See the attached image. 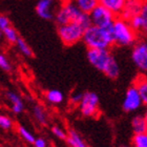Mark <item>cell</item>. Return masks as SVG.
I'll use <instances>...</instances> for the list:
<instances>
[{"label": "cell", "instance_id": "obj_19", "mask_svg": "<svg viewBox=\"0 0 147 147\" xmlns=\"http://www.w3.org/2000/svg\"><path fill=\"white\" fill-rule=\"evenodd\" d=\"M33 116L36 119V121L41 125H46L47 124V116H46V113L44 111L42 106L36 104L33 107Z\"/></svg>", "mask_w": 147, "mask_h": 147}, {"label": "cell", "instance_id": "obj_12", "mask_svg": "<svg viewBox=\"0 0 147 147\" xmlns=\"http://www.w3.org/2000/svg\"><path fill=\"white\" fill-rule=\"evenodd\" d=\"M5 97L11 103L12 111L15 115H20L24 110V103L22 101L21 97L17 92H13V90H7L5 92Z\"/></svg>", "mask_w": 147, "mask_h": 147}, {"label": "cell", "instance_id": "obj_9", "mask_svg": "<svg viewBox=\"0 0 147 147\" xmlns=\"http://www.w3.org/2000/svg\"><path fill=\"white\" fill-rule=\"evenodd\" d=\"M142 105H143V102H142L140 92H139L137 86L132 84L126 90L125 97H124L122 103L123 110L126 113H134V111L140 109Z\"/></svg>", "mask_w": 147, "mask_h": 147}, {"label": "cell", "instance_id": "obj_7", "mask_svg": "<svg viewBox=\"0 0 147 147\" xmlns=\"http://www.w3.org/2000/svg\"><path fill=\"white\" fill-rule=\"evenodd\" d=\"M80 113L85 118H92L99 113V97L92 92H86L79 105Z\"/></svg>", "mask_w": 147, "mask_h": 147}, {"label": "cell", "instance_id": "obj_21", "mask_svg": "<svg viewBox=\"0 0 147 147\" xmlns=\"http://www.w3.org/2000/svg\"><path fill=\"white\" fill-rule=\"evenodd\" d=\"M17 130H18V134L20 135V137H21L26 143H28V144H34L36 138H35V136L33 135L28 128H25L24 126H22V125H19L18 127H17Z\"/></svg>", "mask_w": 147, "mask_h": 147}, {"label": "cell", "instance_id": "obj_16", "mask_svg": "<svg viewBox=\"0 0 147 147\" xmlns=\"http://www.w3.org/2000/svg\"><path fill=\"white\" fill-rule=\"evenodd\" d=\"M66 142L71 147H88L82 137L75 130V129H69L67 131V139Z\"/></svg>", "mask_w": 147, "mask_h": 147}, {"label": "cell", "instance_id": "obj_14", "mask_svg": "<svg viewBox=\"0 0 147 147\" xmlns=\"http://www.w3.org/2000/svg\"><path fill=\"white\" fill-rule=\"evenodd\" d=\"M131 128L135 135L147 132V122L144 118V115H137L131 120Z\"/></svg>", "mask_w": 147, "mask_h": 147}, {"label": "cell", "instance_id": "obj_2", "mask_svg": "<svg viewBox=\"0 0 147 147\" xmlns=\"http://www.w3.org/2000/svg\"><path fill=\"white\" fill-rule=\"evenodd\" d=\"M82 41L87 46V49H109L110 46L113 44L111 28H103L96 25H90L84 31Z\"/></svg>", "mask_w": 147, "mask_h": 147}, {"label": "cell", "instance_id": "obj_22", "mask_svg": "<svg viewBox=\"0 0 147 147\" xmlns=\"http://www.w3.org/2000/svg\"><path fill=\"white\" fill-rule=\"evenodd\" d=\"M131 147H147V132L134 135L131 140Z\"/></svg>", "mask_w": 147, "mask_h": 147}, {"label": "cell", "instance_id": "obj_1", "mask_svg": "<svg viewBox=\"0 0 147 147\" xmlns=\"http://www.w3.org/2000/svg\"><path fill=\"white\" fill-rule=\"evenodd\" d=\"M55 19L56 23L60 25H64L71 22H75L80 26H82L84 30L88 28L92 24V20L89 17V14L83 13L78 6L75 4L74 1L62 3L60 7L57 9L55 13Z\"/></svg>", "mask_w": 147, "mask_h": 147}, {"label": "cell", "instance_id": "obj_34", "mask_svg": "<svg viewBox=\"0 0 147 147\" xmlns=\"http://www.w3.org/2000/svg\"><path fill=\"white\" fill-rule=\"evenodd\" d=\"M2 36H3V32L1 31V30H0V39L2 38Z\"/></svg>", "mask_w": 147, "mask_h": 147}, {"label": "cell", "instance_id": "obj_29", "mask_svg": "<svg viewBox=\"0 0 147 147\" xmlns=\"http://www.w3.org/2000/svg\"><path fill=\"white\" fill-rule=\"evenodd\" d=\"M83 95L84 92H74L71 95V98H69V102H71L73 105H79L81 103L83 99Z\"/></svg>", "mask_w": 147, "mask_h": 147}, {"label": "cell", "instance_id": "obj_28", "mask_svg": "<svg viewBox=\"0 0 147 147\" xmlns=\"http://www.w3.org/2000/svg\"><path fill=\"white\" fill-rule=\"evenodd\" d=\"M0 68L4 71H12V64L9 60L5 57V55L0 54Z\"/></svg>", "mask_w": 147, "mask_h": 147}, {"label": "cell", "instance_id": "obj_20", "mask_svg": "<svg viewBox=\"0 0 147 147\" xmlns=\"http://www.w3.org/2000/svg\"><path fill=\"white\" fill-rule=\"evenodd\" d=\"M16 45H17V49H19V52L21 53L23 56L28 57V58H33V57H34L33 49H31V46L28 45V42H26L24 39L19 38V39L17 40V42H16Z\"/></svg>", "mask_w": 147, "mask_h": 147}, {"label": "cell", "instance_id": "obj_35", "mask_svg": "<svg viewBox=\"0 0 147 147\" xmlns=\"http://www.w3.org/2000/svg\"><path fill=\"white\" fill-rule=\"evenodd\" d=\"M121 147H129V146H126V145H123V146H121Z\"/></svg>", "mask_w": 147, "mask_h": 147}, {"label": "cell", "instance_id": "obj_32", "mask_svg": "<svg viewBox=\"0 0 147 147\" xmlns=\"http://www.w3.org/2000/svg\"><path fill=\"white\" fill-rule=\"evenodd\" d=\"M61 3H65V2H69V1H73V0H59Z\"/></svg>", "mask_w": 147, "mask_h": 147}, {"label": "cell", "instance_id": "obj_26", "mask_svg": "<svg viewBox=\"0 0 147 147\" xmlns=\"http://www.w3.org/2000/svg\"><path fill=\"white\" fill-rule=\"evenodd\" d=\"M140 16L142 18V21H143V28H142V34L147 35V1L145 0L144 4L142 6V9L140 12Z\"/></svg>", "mask_w": 147, "mask_h": 147}, {"label": "cell", "instance_id": "obj_10", "mask_svg": "<svg viewBox=\"0 0 147 147\" xmlns=\"http://www.w3.org/2000/svg\"><path fill=\"white\" fill-rule=\"evenodd\" d=\"M145 0H126L124 9L119 17L129 21L132 17L139 15Z\"/></svg>", "mask_w": 147, "mask_h": 147}, {"label": "cell", "instance_id": "obj_24", "mask_svg": "<svg viewBox=\"0 0 147 147\" xmlns=\"http://www.w3.org/2000/svg\"><path fill=\"white\" fill-rule=\"evenodd\" d=\"M14 127V122L9 117L0 113V128L3 130H11Z\"/></svg>", "mask_w": 147, "mask_h": 147}, {"label": "cell", "instance_id": "obj_3", "mask_svg": "<svg viewBox=\"0 0 147 147\" xmlns=\"http://www.w3.org/2000/svg\"><path fill=\"white\" fill-rule=\"evenodd\" d=\"M113 44L118 46H131L135 45L138 40V33L131 28L129 21L121 17H117L111 28Z\"/></svg>", "mask_w": 147, "mask_h": 147}, {"label": "cell", "instance_id": "obj_4", "mask_svg": "<svg viewBox=\"0 0 147 147\" xmlns=\"http://www.w3.org/2000/svg\"><path fill=\"white\" fill-rule=\"evenodd\" d=\"M84 28L77 24L75 22H71L67 24L60 25L58 26V36L62 43L66 46H71L80 42L83 38L84 34Z\"/></svg>", "mask_w": 147, "mask_h": 147}, {"label": "cell", "instance_id": "obj_30", "mask_svg": "<svg viewBox=\"0 0 147 147\" xmlns=\"http://www.w3.org/2000/svg\"><path fill=\"white\" fill-rule=\"evenodd\" d=\"M9 26H11V21H9V19L7 18L6 16L0 14V30L3 32L4 30L9 28Z\"/></svg>", "mask_w": 147, "mask_h": 147}, {"label": "cell", "instance_id": "obj_18", "mask_svg": "<svg viewBox=\"0 0 147 147\" xmlns=\"http://www.w3.org/2000/svg\"><path fill=\"white\" fill-rule=\"evenodd\" d=\"M83 13L89 14L99 4V0H73Z\"/></svg>", "mask_w": 147, "mask_h": 147}, {"label": "cell", "instance_id": "obj_25", "mask_svg": "<svg viewBox=\"0 0 147 147\" xmlns=\"http://www.w3.org/2000/svg\"><path fill=\"white\" fill-rule=\"evenodd\" d=\"M129 23L131 25V28L135 30L137 33H141L142 32V28H143V21H142V18L140 14L135 17H132L130 20H129Z\"/></svg>", "mask_w": 147, "mask_h": 147}, {"label": "cell", "instance_id": "obj_27", "mask_svg": "<svg viewBox=\"0 0 147 147\" xmlns=\"http://www.w3.org/2000/svg\"><path fill=\"white\" fill-rule=\"evenodd\" d=\"M52 132H53V135L55 136V137H57L58 139H60V140H66V139H67V132L58 125L53 126Z\"/></svg>", "mask_w": 147, "mask_h": 147}, {"label": "cell", "instance_id": "obj_23", "mask_svg": "<svg viewBox=\"0 0 147 147\" xmlns=\"http://www.w3.org/2000/svg\"><path fill=\"white\" fill-rule=\"evenodd\" d=\"M3 36L5 37V39L7 40V42L12 43V44H16L17 40L20 38L18 33H17V31H16L13 26H9V28H7L6 30H4V31H3Z\"/></svg>", "mask_w": 147, "mask_h": 147}, {"label": "cell", "instance_id": "obj_13", "mask_svg": "<svg viewBox=\"0 0 147 147\" xmlns=\"http://www.w3.org/2000/svg\"><path fill=\"white\" fill-rule=\"evenodd\" d=\"M126 0H99V4L105 6L110 12H113L117 17H119L122 13Z\"/></svg>", "mask_w": 147, "mask_h": 147}, {"label": "cell", "instance_id": "obj_33", "mask_svg": "<svg viewBox=\"0 0 147 147\" xmlns=\"http://www.w3.org/2000/svg\"><path fill=\"white\" fill-rule=\"evenodd\" d=\"M144 118H145V120H146V122H147V108H146V110H145V113H144Z\"/></svg>", "mask_w": 147, "mask_h": 147}, {"label": "cell", "instance_id": "obj_5", "mask_svg": "<svg viewBox=\"0 0 147 147\" xmlns=\"http://www.w3.org/2000/svg\"><path fill=\"white\" fill-rule=\"evenodd\" d=\"M92 24L103 28H111L117 16L105 6L98 4L92 12L89 13Z\"/></svg>", "mask_w": 147, "mask_h": 147}, {"label": "cell", "instance_id": "obj_6", "mask_svg": "<svg viewBox=\"0 0 147 147\" xmlns=\"http://www.w3.org/2000/svg\"><path fill=\"white\" fill-rule=\"evenodd\" d=\"M87 60L90 64L100 71H105L109 62L115 57L110 53L109 49H88L86 53Z\"/></svg>", "mask_w": 147, "mask_h": 147}, {"label": "cell", "instance_id": "obj_17", "mask_svg": "<svg viewBox=\"0 0 147 147\" xmlns=\"http://www.w3.org/2000/svg\"><path fill=\"white\" fill-rule=\"evenodd\" d=\"M45 99L46 101L49 102V103L58 105L61 104L62 102L64 101V95L59 89H49L45 92Z\"/></svg>", "mask_w": 147, "mask_h": 147}, {"label": "cell", "instance_id": "obj_11", "mask_svg": "<svg viewBox=\"0 0 147 147\" xmlns=\"http://www.w3.org/2000/svg\"><path fill=\"white\" fill-rule=\"evenodd\" d=\"M54 4H55V0H39L36 4L37 15L44 20L54 19L55 17Z\"/></svg>", "mask_w": 147, "mask_h": 147}, {"label": "cell", "instance_id": "obj_15", "mask_svg": "<svg viewBox=\"0 0 147 147\" xmlns=\"http://www.w3.org/2000/svg\"><path fill=\"white\" fill-rule=\"evenodd\" d=\"M134 85L137 86L143 104L147 106V77L143 76V75L137 77V79L134 82Z\"/></svg>", "mask_w": 147, "mask_h": 147}, {"label": "cell", "instance_id": "obj_8", "mask_svg": "<svg viewBox=\"0 0 147 147\" xmlns=\"http://www.w3.org/2000/svg\"><path fill=\"white\" fill-rule=\"evenodd\" d=\"M131 60L142 73H147V41H138L131 51Z\"/></svg>", "mask_w": 147, "mask_h": 147}, {"label": "cell", "instance_id": "obj_31", "mask_svg": "<svg viewBox=\"0 0 147 147\" xmlns=\"http://www.w3.org/2000/svg\"><path fill=\"white\" fill-rule=\"evenodd\" d=\"M33 145L34 147H47V143L43 138H36Z\"/></svg>", "mask_w": 147, "mask_h": 147}]
</instances>
